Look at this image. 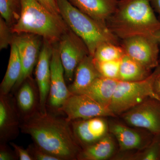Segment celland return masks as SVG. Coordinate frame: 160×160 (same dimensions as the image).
Returning <instances> with one entry per match:
<instances>
[{"mask_svg":"<svg viewBox=\"0 0 160 160\" xmlns=\"http://www.w3.org/2000/svg\"><path fill=\"white\" fill-rule=\"evenodd\" d=\"M12 27L6 22L2 18H0V49L8 48L11 45L14 36Z\"/></svg>","mask_w":160,"mask_h":160,"instance_id":"cell-27","label":"cell"},{"mask_svg":"<svg viewBox=\"0 0 160 160\" xmlns=\"http://www.w3.org/2000/svg\"><path fill=\"white\" fill-rule=\"evenodd\" d=\"M41 37L30 33H21L14 36L22 66L21 76L13 87L15 92L20 85L30 77L34 66H36L42 42Z\"/></svg>","mask_w":160,"mask_h":160,"instance_id":"cell-10","label":"cell"},{"mask_svg":"<svg viewBox=\"0 0 160 160\" xmlns=\"http://www.w3.org/2000/svg\"><path fill=\"white\" fill-rule=\"evenodd\" d=\"M60 13L68 27L82 39L93 56L98 46L105 42L120 44V40L105 24L92 18L68 0H57Z\"/></svg>","mask_w":160,"mask_h":160,"instance_id":"cell-4","label":"cell"},{"mask_svg":"<svg viewBox=\"0 0 160 160\" xmlns=\"http://www.w3.org/2000/svg\"><path fill=\"white\" fill-rule=\"evenodd\" d=\"M160 65L145 79L137 82L119 80L109 109L116 117L154 95L153 85Z\"/></svg>","mask_w":160,"mask_h":160,"instance_id":"cell-5","label":"cell"},{"mask_svg":"<svg viewBox=\"0 0 160 160\" xmlns=\"http://www.w3.org/2000/svg\"><path fill=\"white\" fill-rule=\"evenodd\" d=\"M121 59L106 62H101L93 59V61L102 77L118 80Z\"/></svg>","mask_w":160,"mask_h":160,"instance_id":"cell-26","label":"cell"},{"mask_svg":"<svg viewBox=\"0 0 160 160\" xmlns=\"http://www.w3.org/2000/svg\"><path fill=\"white\" fill-rule=\"evenodd\" d=\"M21 1L19 19L12 27L14 34L37 35L54 44L69 29L61 16L51 13L37 0Z\"/></svg>","mask_w":160,"mask_h":160,"instance_id":"cell-3","label":"cell"},{"mask_svg":"<svg viewBox=\"0 0 160 160\" xmlns=\"http://www.w3.org/2000/svg\"><path fill=\"white\" fill-rule=\"evenodd\" d=\"M15 92L16 103L22 119L39 109L38 90L30 77L25 80Z\"/></svg>","mask_w":160,"mask_h":160,"instance_id":"cell-16","label":"cell"},{"mask_svg":"<svg viewBox=\"0 0 160 160\" xmlns=\"http://www.w3.org/2000/svg\"><path fill=\"white\" fill-rule=\"evenodd\" d=\"M125 54L152 71L160 65L157 35L137 36L120 41Z\"/></svg>","mask_w":160,"mask_h":160,"instance_id":"cell-6","label":"cell"},{"mask_svg":"<svg viewBox=\"0 0 160 160\" xmlns=\"http://www.w3.org/2000/svg\"><path fill=\"white\" fill-rule=\"evenodd\" d=\"M50 67V88L47 103L51 109L58 111L72 93L65 82V71L60 58L58 42L53 44Z\"/></svg>","mask_w":160,"mask_h":160,"instance_id":"cell-11","label":"cell"},{"mask_svg":"<svg viewBox=\"0 0 160 160\" xmlns=\"http://www.w3.org/2000/svg\"><path fill=\"white\" fill-rule=\"evenodd\" d=\"M152 71L125 54L121 59L118 80L123 82H137L145 79Z\"/></svg>","mask_w":160,"mask_h":160,"instance_id":"cell-22","label":"cell"},{"mask_svg":"<svg viewBox=\"0 0 160 160\" xmlns=\"http://www.w3.org/2000/svg\"><path fill=\"white\" fill-rule=\"evenodd\" d=\"M120 160H160V133L154 134L145 148L133 152H120L112 158Z\"/></svg>","mask_w":160,"mask_h":160,"instance_id":"cell-23","label":"cell"},{"mask_svg":"<svg viewBox=\"0 0 160 160\" xmlns=\"http://www.w3.org/2000/svg\"><path fill=\"white\" fill-rule=\"evenodd\" d=\"M156 99H158V100H159V101L160 102V99H158V98H156Z\"/></svg>","mask_w":160,"mask_h":160,"instance_id":"cell-35","label":"cell"},{"mask_svg":"<svg viewBox=\"0 0 160 160\" xmlns=\"http://www.w3.org/2000/svg\"><path fill=\"white\" fill-rule=\"evenodd\" d=\"M53 44L43 39L42 45L35 69L36 80L39 97V110L43 114L47 113L51 80V60Z\"/></svg>","mask_w":160,"mask_h":160,"instance_id":"cell-13","label":"cell"},{"mask_svg":"<svg viewBox=\"0 0 160 160\" xmlns=\"http://www.w3.org/2000/svg\"><path fill=\"white\" fill-rule=\"evenodd\" d=\"M106 26L120 40L137 36H156L160 20L149 0H120Z\"/></svg>","mask_w":160,"mask_h":160,"instance_id":"cell-2","label":"cell"},{"mask_svg":"<svg viewBox=\"0 0 160 160\" xmlns=\"http://www.w3.org/2000/svg\"><path fill=\"white\" fill-rule=\"evenodd\" d=\"M21 11V0H0L1 17L11 27L19 19Z\"/></svg>","mask_w":160,"mask_h":160,"instance_id":"cell-25","label":"cell"},{"mask_svg":"<svg viewBox=\"0 0 160 160\" xmlns=\"http://www.w3.org/2000/svg\"><path fill=\"white\" fill-rule=\"evenodd\" d=\"M149 2L152 9L158 15L159 19L160 20V0H149Z\"/></svg>","mask_w":160,"mask_h":160,"instance_id":"cell-33","label":"cell"},{"mask_svg":"<svg viewBox=\"0 0 160 160\" xmlns=\"http://www.w3.org/2000/svg\"><path fill=\"white\" fill-rule=\"evenodd\" d=\"M157 38L158 41L159 45L160 50V31L158 32L157 34Z\"/></svg>","mask_w":160,"mask_h":160,"instance_id":"cell-34","label":"cell"},{"mask_svg":"<svg viewBox=\"0 0 160 160\" xmlns=\"http://www.w3.org/2000/svg\"><path fill=\"white\" fill-rule=\"evenodd\" d=\"M125 55L120 44L105 42L98 46L92 57L96 61L106 62L121 59Z\"/></svg>","mask_w":160,"mask_h":160,"instance_id":"cell-24","label":"cell"},{"mask_svg":"<svg viewBox=\"0 0 160 160\" xmlns=\"http://www.w3.org/2000/svg\"><path fill=\"white\" fill-rule=\"evenodd\" d=\"M81 11L106 25V21L115 10L118 0H68Z\"/></svg>","mask_w":160,"mask_h":160,"instance_id":"cell-17","label":"cell"},{"mask_svg":"<svg viewBox=\"0 0 160 160\" xmlns=\"http://www.w3.org/2000/svg\"><path fill=\"white\" fill-rule=\"evenodd\" d=\"M20 129L29 135L33 143L60 160H77L82 150L72 132L70 122L39 109L22 119Z\"/></svg>","mask_w":160,"mask_h":160,"instance_id":"cell-1","label":"cell"},{"mask_svg":"<svg viewBox=\"0 0 160 160\" xmlns=\"http://www.w3.org/2000/svg\"><path fill=\"white\" fill-rule=\"evenodd\" d=\"M101 77L95 65L93 57L87 56L76 69L72 83L68 87L69 91L72 93H79Z\"/></svg>","mask_w":160,"mask_h":160,"instance_id":"cell-19","label":"cell"},{"mask_svg":"<svg viewBox=\"0 0 160 160\" xmlns=\"http://www.w3.org/2000/svg\"><path fill=\"white\" fill-rule=\"evenodd\" d=\"M10 146L13 148L18 159L20 160H33L31 156L29 154L27 149H25L22 147L12 142H9Z\"/></svg>","mask_w":160,"mask_h":160,"instance_id":"cell-30","label":"cell"},{"mask_svg":"<svg viewBox=\"0 0 160 160\" xmlns=\"http://www.w3.org/2000/svg\"><path fill=\"white\" fill-rule=\"evenodd\" d=\"M9 94H0L1 144L11 142L19 133L21 117L15 99Z\"/></svg>","mask_w":160,"mask_h":160,"instance_id":"cell-15","label":"cell"},{"mask_svg":"<svg viewBox=\"0 0 160 160\" xmlns=\"http://www.w3.org/2000/svg\"><path fill=\"white\" fill-rule=\"evenodd\" d=\"M48 11L57 16H61L57 0H37Z\"/></svg>","mask_w":160,"mask_h":160,"instance_id":"cell-31","label":"cell"},{"mask_svg":"<svg viewBox=\"0 0 160 160\" xmlns=\"http://www.w3.org/2000/svg\"><path fill=\"white\" fill-rule=\"evenodd\" d=\"M118 81L101 77L78 93L86 95L109 109Z\"/></svg>","mask_w":160,"mask_h":160,"instance_id":"cell-20","label":"cell"},{"mask_svg":"<svg viewBox=\"0 0 160 160\" xmlns=\"http://www.w3.org/2000/svg\"><path fill=\"white\" fill-rule=\"evenodd\" d=\"M153 90L154 95L152 98L160 99V68L154 79L153 85Z\"/></svg>","mask_w":160,"mask_h":160,"instance_id":"cell-32","label":"cell"},{"mask_svg":"<svg viewBox=\"0 0 160 160\" xmlns=\"http://www.w3.org/2000/svg\"><path fill=\"white\" fill-rule=\"evenodd\" d=\"M6 143L1 144L0 160H16L18 158L14 150L13 151L6 146Z\"/></svg>","mask_w":160,"mask_h":160,"instance_id":"cell-29","label":"cell"},{"mask_svg":"<svg viewBox=\"0 0 160 160\" xmlns=\"http://www.w3.org/2000/svg\"><path fill=\"white\" fill-rule=\"evenodd\" d=\"M109 124V132L117 142L120 152L142 149L149 145L154 136L149 131L138 130L118 121H111Z\"/></svg>","mask_w":160,"mask_h":160,"instance_id":"cell-12","label":"cell"},{"mask_svg":"<svg viewBox=\"0 0 160 160\" xmlns=\"http://www.w3.org/2000/svg\"><path fill=\"white\" fill-rule=\"evenodd\" d=\"M33 160H60L59 159L43 150L34 143L27 148Z\"/></svg>","mask_w":160,"mask_h":160,"instance_id":"cell-28","label":"cell"},{"mask_svg":"<svg viewBox=\"0 0 160 160\" xmlns=\"http://www.w3.org/2000/svg\"><path fill=\"white\" fill-rule=\"evenodd\" d=\"M58 45L65 78L68 82H72L78 65L90 55L89 49L82 39L69 28L60 38Z\"/></svg>","mask_w":160,"mask_h":160,"instance_id":"cell-8","label":"cell"},{"mask_svg":"<svg viewBox=\"0 0 160 160\" xmlns=\"http://www.w3.org/2000/svg\"><path fill=\"white\" fill-rule=\"evenodd\" d=\"M70 124L82 149L97 142L109 132V122L102 117L73 120Z\"/></svg>","mask_w":160,"mask_h":160,"instance_id":"cell-14","label":"cell"},{"mask_svg":"<svg viewBox=\"0 0 160 160\" xmlns=\"http://www.w3.org/2000/svg\"><path fill=\"white\" fill-rule=\"evenodd\" d=\"M115 138L110 132L97 142L82 148L77 160L112 159L117 153Z\"/></svg>","mask_w":160,"mask_h":160,"instance_id":"cell-18","label":"cell"},{"mask_svg":"<svg viewBox=\"0 0 160 160\" xmlns=\"http://www.w3.org/2000/svg\"><path fill=\"white\" fill-rule=\"evenodd\" d=\"M58 111L65 113L66 119L69 122L97 117H115L108 107L80 93H72Z\"/></svg>","mask_w":160,"mask_h":160,"instance_id":"cell-9","label":"cell"},{"mask_svg":"<svg viewBox=\"0 0 160 160\" xmlns=\"http://www.w3.org/2000/svg\"><path fill=\"white\" fill-rule=\"evenodd\" d=\"M126 124L153 134L160 133V102L149 97L121 115Z\"/></svg>","mask_w":160,"mask_h":160,"instance_id":"cell-7","label":"cell"},{"mask_svg":"<svg viewBox=\"0 0 160 160\" xmlns=\"http://www.w3.org/2000/svg\"><path fill=\"white\" fill-rule=\"evenodd\" d=\"M10 46L9 63L5 77L0 86V94H9L12 91L22 73V63L17 45L14 38Z\"/></svg>","mask_w":160,"mask_h":160,"instance_id":"cell-21","label":"cell"}]
</instances>
